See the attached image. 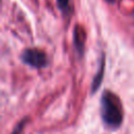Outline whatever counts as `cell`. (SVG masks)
<instances>
[{
	"label": "cell",
	"instance_id": "1",
	"mask_svg": "<svg viewBox=\"0 0 134 134\" xmlns=\"http://www.w3.org/2000/svg\"><path fill=\"white\" fill-rule=\"evenodd\" d=\"M100 116L109 128H118L124 120V109L119 97L112 91L105 90L100 100Z\"/></svg>",
	"mask_w": 134,
	"mask_h": 134
},
{
	"label": "cell",
	"instance_id": "5",
	"mask_svg": "<svg viewBox=\"0 0 134 134\" xmlns=\"http://www.w3.org/2000/svg\"><path fill=\"white\" fill-rule=\"evenodd\" d=\"M58 7L64 15H68L71 12V5H70V0H57Z\"/></svg>",
	"mask_w": 134,
	"mask_h": 134
},
{
	"label": "cell",
	"instance_id": "2",
	"mask_svg": "<svg viewBox=\"0 0 134 134\" xmlns=\"http://www.w3.org/2000/svg\"><path fill=\"white\" fill-rule=\"evenodd\" d=\"M21 60L23 63L34 68H43L48 64L46 53L38 48L25 49L21 54Z\"/></svg>",
	"mask_w": 134,
	"mask_h": 134
},
{
	"label": "cell",
	"instance_id": "6",
	"mask_svg": "<svg viewBox=\"0 0 134 134\" xmlns=\"http://www.w3.org/2000/svg\"><path fill=\"white\" fill-rule=\"evenodd\" d=\"M24 124H25V121H21V122L16 127V129H15L14 132H13V134H21V133H22V130H23V128H24Z\"/></svg>",
	"mask_w": 134,
	"mask_h": 134
},
{
	"label": "cell",
	"instance_id": "4",
	"mask_svg": "<svg viewBox=\"0 0 134 134\" xmlns=\"http://www.w3.org/2000/svg\"><path fill=\"white\" fill-rule=\"evenodd\" d=\"M104 71H105V59L103 58L102 59V64L99 65V68H98V70H97V72H96V74H95V76L93 77V81H92V92L93 93L98 89V87H99V85L103 81Z\"/></svg>",
	"mask_w": 134,
	"mask_h": 134
},
{
	"label": "cell",
	"instance_id": "7",
	"mask_svg": "<svg viewBox=\"0 0 134 134\" xmlns=\"http://www.w3.org/2000/svg\"><path fill=\"white\" fill-rule=\"evenodd\" d=\"M107 1H109V2H114V0H107Z\"/></svg>",
	"mask_w": 134,
	"mask_h": 134
},
{
	"label": "cell",
	"instance_id": "3",
	"mask_svg": "<svg viewBox=\"0 0 134 134\" xmlns=\"http://www.w3.org/2000/svg\"><path fill=\"white\" fill-rule=\"evenodd\" d=\"M85 40H86V34H85L84 28L80 25H76L73 31V42H74V47L80 54L83 53L84 46H85Z\"/></svg>",
	"mask_w": 134,
	"mask_h": 134
}]
</instances>
